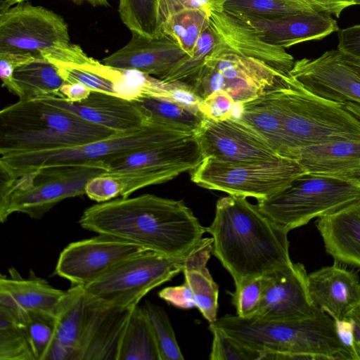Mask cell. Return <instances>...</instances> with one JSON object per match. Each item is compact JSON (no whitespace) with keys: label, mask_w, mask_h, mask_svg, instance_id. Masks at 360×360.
<instances>
[{"label":"cell","mask_w":360,"mask_h":360,"mask_svg":"<svg viewBox=\"0 0 360 360\" xmlns=\"http://www.w3.org/2000/svg\"><path fill=\"white\" fill-rule=\"evenodd\" d=\"M13 79L19 100L61 97L60 90L66 82L51 62L41 57L17 68Z\"/></svg>","instance_id":"obj_29"},{"label":"cell","mask_w":360,"mask_h":360,"mask_svg":"<svg viewBox=\"0 0 360 360\" xmlns=\"http://www.w3.org/2000/svg\"><path fill=\"white\" fill-rule=\"evenodd\" d=\"M30 0H0V13H2L14 5L25 3Z\"/></svg>","instance_id":"obj_50"},{"label":"cell","mask_w":360,"mask_h":360,"mask_svg":"<svg viewBox=\"0 0 360 360\" xmlns=\"http://www.w3.org/2000/svg\"><path fill=\"white\" fill-rule=\"evenodd\" d=\"M278 92L281 156L292 159L296 150L313 145L360 141V120L344 103L316 96L289 75Z\"/></svg>","instance_id":"obj_6"},{"label":"cell","mask_w":360,"mask_h":360,"mask_svg":"<svg viewBox=\"0 0 360 360\" xmlns=\"http://www.w3.org/2000/svg\"><path fill=\"white\" fill-rule=\"evenodd\" d=\"M194 136L204 158L234 161L282 157L257 132L234 117L222 121L205 117Z\"/></svg>","instance_id":"obj_17"},{"label":"cell","mask_w":360,"mask_h":360,"mask_svg":"<svg viewBox=\"0 0 360 360\" xmlns=\"http://www.w3.org/2000/svg\"><path fill=\"white\" fill-rule=\"evenodd\" d=\"M160 0H119L118 13L131 32L148 38L162 35Z\"/></svg>","instance_id":"obj_35"},{"label":"cell","mask_w":360,"mask_h":360,"mask_svg":"<svg viewBox=\"0 0 360 360\" xmlns=\"http://www.w3.org/2000/svg\"><path fill=\"white\" fill-rule=\"evenodd\" d=\"M210 10L180 7L160 11L162 34L176 41L191 56L197 41L210 25Z\"/></svg>","instance_id":"obj_31"},{"label":"cell","mask_w":360,"mask_h":360,"mask_svg":"<svg viewBox=\"0 0 360 360\" xmlns=\"http://www.w3.org/2000/svg\"><path fill=\"white\" fill-rule=\"evenodd\" d=\"M186 257L142 251L84 286L86 300L103 305L133 308L151 290L183 272Z\"/></svg>","instance_id":"obj_11"},{"label":"cell","mask_w":360,"mask_h":360,"mask_svg":"<svg viewBox=\"0 0 360 360\" xmlns=\"http://www.w3.org/2000/svg\"><path fill=\"white\" fill-rule=\"evenodd\" d=\"M266 277L250 279L236 285L233 294V304L236 315L242 318H251L257 314L263 295Z\"/></svg>","instance_id":"obj_40"},{"label":"cell","mask_w":360,"mask_h":360,"mask_svg":"<svg viewBox=\"0 0 360 360\" xmlns=\"http://www.w3.org/2000/svg\"><path fill=\"white\" fill-rule=\"evenodd\" d=\"M211 1H219V0H210Z\"/></svg>","instance_id":"obj_54"},{"label":"cell","mask_w":360,"mask_h":360,"mask_svg":"<svg viewBox=\"0 0 360 360\" xmlns=\"http://www.w3.org/2000/svg\"><path fill=\"white\" fill-rule=\"evenodd\" d=\"M41 100H18L0 112L1 155L82 145L117 134Z\"/></svg>","instance_id":"obj_5"},{"label":"cell","mask_w":360,"mask_h":360,"mask_svg":"<svg viewBox=\"0 0 360 360\" xmlns=\"http://www.w3.org/2000/svg\"><path fill=\"white\" fill-rule=\"evenodd\" d=\"M39 100L65 108L89 122L119 134L135 131L150 123L134 100L102 91H91L86 99L78 102H70L61 97Z\"/></svg>","instance_id":"obj_19"},{"label":"cell","mask_w":360,"mask_h":360,"mask_svg":"<svg viewBox=\"0 0 360 360\" xmlns=\"http://www.w3.org/2000/svg\"><path fill=\"white\" fill-rule=\"evenodd\" d=\"M79 224L97 234L177 257L188 255L206 232L182 200L153 194L97 202L83 212Z\"/></svg>","instance_id":"obj_2"},{"label":"cell","mask_w":360,"mask_h":360,"mask_svg":"<svg viewBox=\"0 0 360 360\" xmlns=\"http://www.w3.org/2000/svg\"><path fill=\"white\" fill-rule=\"evenodd\" d=\"M344 104L346 108L355 115L359 120H360V104L355 103L353 102L345 101Z\"/></svg>","instance_id":"obj_52"},{"label":"cell","mask_w":360,"mask_h":360,"mask_svg":"<svg viewBox=\"0 0 360 360\" xmlns=\"http://www.w3.org/2000/svg\"><path fill=\"white\" fill-rule=\"evenodd\" d=\"M231 15L249 25L264 42L283 49L303 41L319 40L339 30L335 20L316 12H303L276 18Z\"/></svg>","instance_id":"obj_22"},{"label":"cell","mask_w":360,"mask_h":360,"mask_svg":"<svg viewBox=\"0 0 360 360\" xmlns=\"http://www.w3.org/2000/svg\"><path fill=\"white\" fill-rule=\"evenodd\" d=\"M314 11L332 14L339 18L342 11L347 7L356 5L355 0H299Z\"/></svg>","instance_id":"obj_47"},{"label":"cell","mask_w":360,"mask_h":360,"mask_svg":"<svg viewBox=\"0 0 360 360\" xmlns=\"http://www.w3.org/2000/svg\"><path fill=\"white\" fill-rule=\"evenodd\" d=\"M0 276V305L18 311H36L54 316L65 290L56 288L30 271L27 278L14 269Z\"/></svg>","instance_id":"obj_26"},{"label":"cell","mask_w":360,"mask_h":360,"mask_svg":"<svg viewBox=\"0 0 360 360\" xmlns=\"http://www.w3.org/2000/svg\"><path fill=\"white\" fill-rule=\"evenodd\" d=\"M0 360H35L19 311L0 305Z\"/></svg>","instance_id":"obj_33"},{"label":"cell","mask_w":360,"mask_h":360,"mask_svg":"<svg viewBox=\"0 0 360 360\" xmlns=\"http://www.w3.org/2000/svg\"><path fill=\"white\" fill-rule=\"evenodd\" d=\"M85 194L96 202H103L120 198L121 189L114 178L102 174L88 182Z\"/></svg>","instance_id":"obj_43"},{"label":"cell","mask_w":360,"mask_h":360,"mask_svg":"<svg viewBox=\"0 0 360 360\" xmlns=\"http://www.w3.org/2000/svg\"><path fill=\"white\" fill-rule=\"evenodd\" d=\"M289 76L323 98L360 104V61L338 49L295 61Z\"/></svg>","instance_id":"obj_14"},{"label":"cell","mask_w":360,"mask_h":360,"mask_svg":"<svg viewBox=\"0 0 360 360\" xmlns=\"http://www.w3.org/2000/svg\"><path fill=\"white\" fill-rule=\"evenodd\" d=\"M168 84V99L199 110V106L202 99L195 94L191 86L181 82Z\"/></svg>","instance_id":"obj_46"},{"label":"cell","mask_w":360,"mask_h":360,"mask_svg":"<svg viewBox=\"0 0 360 360\" xmlns=\"http://www.w3.org/2000/svg\"><path fill=\"white\" fill-rule=\"evenodd\" d=\"M149 122L158 123L194 134L205 116L200 110L168 98L143 96L134 100Z\"/></svg>","instance_id":"obj_32"},{"label":"cell","mask_w":360,"mask_h":360,"mask_svg":"<svg viewBox=\"0 0 360 360\" xmlns=\"http://www.w3.org/2000/svg\"><path fill=\"white\" fill-rule=\"evenodd\" d=\"M360 200V181L304 174L283 190L257 201L259 210L288 231Z\"/></svg>","instance_id":"obj_10"},{"label":"cell","mask_w":360,"mask_h":360,"mask_svg":"<svg viewBox=\"0 0 360 360\" xmlns=\"http://www.w3.org/2000/svg\"><path fill=\"white\" fill-rule=\"evenodd\" d=\"M212 243V238H202L187 255L183 270L195 307L210 324L217 319L219 297V287L207 267L213 254Z\"/></svg>","instance_id":"obj_27"},{"label":"cell","mask_w":360,"mask_h":360,"mask_svg":"<svg viewBox=\"0 0 360 360\" xmlns=\"http://www.w3.org/2000/svg\"><path fill=\"white\" fill-rule=\"evenodd\" d=\"M308 274L303 264L290 266L265 276L259 308L255 316L265 320L290 319L314 313L307 287Z\"/></svg>","instance_id":"obj_18"},{"label":"cell","mask_w":360,"mask_h":360,"mask_svg":"<svg viewBox=\"0 0 360 360\" xmlns=\"http://www.w3.org/2000/svg\"><path fill=\"white\" fill-rule=\"evenodd\" d=\"M307 287L314 307L327 313L335 321L345 320L360 304L358 274L338 263L308 274Z\"/></svg>","instance_id":"obj_23"},{"label":"cell","mask_w":360,"mask_h":360,"mask_svg":"<svg viewBox=\"0 0 360 360\" xmlns=\"http://www.w3.org/2000/svg\"><path fill=\"white\" fill-rule=\"evenodd\" d=\"M144 309L153 326L161 360H183L174 331L166 311L147 300Z\"/></svg>","instance_id":"obj_38"},{"label":"cell","mask_w":360,"mask_h":360,"mask_svg":"<svg viewBox=\"0 0 360 360\" xmlns=\"http://www.w3.org/2000/svg\"><path fill=\"white\" fill-rule=\"evenodd\" d=\"M89 88L79 83H65L60 88L62 98L70 102H78L86 99L90 94Z\"/></svg>","instance_id":"obj_48"},{"label":"cell","mask_w":360,"mask_h":360,"mask_svg":"<svg viewBox=\"0 0 360 360\" xmlns=\"http://www.w3.org/2000/svg\"><path fill=\"white\" fill-rule=\"evenodd\" d=\"M76 4H82L83 2H87L90 4L92 6H109V3L108 0H72Z\"/></svg>","instance_id":"obj_51"},{"label":"cell","mask_w":360,"mask_h":360,"mask_svg":"<svg viewBox=\"0 0 360 360\" xmlns=\"http://www.w3.org/2000/svg\"><path fill=\"white\" fill-rule=\"evenodd\" d=\"M210 325L259 352L262 359L341 360L346 352L335 320L318 309L304 317L279 320L227 314Z\"/></svg>","instance_id":"obj_4"},{"label":"cell","mask_w":360,"mask_h":360,"mask_svg":"<svg viewBox=\"0 0 360 360\" xmlns=\"http://www.w3.org/2000/svg\"><path fill=\"white\" fill-rule=\"evenodd\" d=\"M27 333L35 360H46L56 338L53 315L36 311H19Z\"/></svg>","instance_id":"obj_36"},{"label":"cell","mask_w":360,"mask_h":360,"mask_svg":"<svg viewBox=\"0 0 360 360\" xmlns=\"http://www.w3.org/2000/svg\"><path fill=\"white\" fill-rule=\"evenodd\" d=\"M214 45L215 36L209 25L198 38L192 56L186 58L161 80L165 83L181 82L191 86Z\"/></svg>","instance_id":"obj_37"},{"label":"cell","mask_w":360,"mask_h":360,"mask_svg":"<svg viewBox=\"0 0 360 360\" xmlns=\"http://www.w3.org/2000/svg\"><path fill=\"white\" fill-rule=\"evenodd\" d=\"M37 58L30 53L0 52V77L2 84L17 96L18 88L13 79L15 69Z\"/></svg>","instance_id":"obj_42"},{"label":"cell","mask_w":360,"mask_h":360,"mask_svg":"<svg viewBox=\"0 0 360 360\" xmlns=\"http://www.w3.org/2000/svg\"><path fill=\"white\" fill-rule=\"evenodd\" d=\"M213 255L233 278L235 286L290 266L288 231L266 216L246 197L219 198L206 227Z\"/></svg>","instance_id":"obj_3"},{"label":"cell","mask_w":360,"mask_h":360,"mask_svg":"<svg viewBox=\"0 0 360 360\" xmlns=\"http://www.w3.org/2000/svg\"><path fill=\"white\" fill-rule=\"evenodd\" d=\"M193 134L150 122L135 131L117 134L82 145L3 155L0 158V172L12 176L44 167L81 166L98 162L108 164L115 158Z\"/></svg>","instance_id":"obj_8"},{"label":"cell","mask_w":360,"mask_h":360,"mask_svg":"<svg viewBox=\"0 0 360 360\" xmlns=\"http://www.w3.org/2000/svg\"><path fill=\"white\" fill-rule=\"evenodd\" d=\"M347 319L352 325L354 360H360V304L348 314Z\"/></svg>","instance_id":"obj_49"},{"label":"cell","mask_w":360,"mask_h":360,"mask_svg":"<svg viewBox=\"0 0 360 360\" xmlns=\"http://www.w3.org/2000/svg\"><path fill=\"white\" fill-rule=\"evenodd\" d=\"M188 55L170 37L162 34L148 38L131 32L129 41L103 59V63L121 70H134L162 79Z\"/></svg>","instance_id":"obj_20"},{"label":"cell","mask_w":360,"mask_h":360,"mask_svg":"<svg viewBox=\"0 0 360 360\" xmlns=\"http://www.w3.org/2000/svg\"><path fill=\"white\" fill-rule=\"evenodd\" d=\"M86 302L83 285H72L65 290L54 314L55 341L69 349L77 360V348L83 332Z\"/></svg>","instance_id":"obj_28"},{"label":"cell","mask_w":360,"mask_h":360,"mask_svg":"<svg viewBox=\"0 0 360 360\" xmlns=\"http://www.w3.org/2000/svg\"><path fill=\"white\" fill-rule=\"evenodd\" d=\"M203 158L193 134L115 158L108 163L103 174L117 181L120 197H129L141 188L162 184L191 172Z\"/></svg>","instance_id":"obj_12"},{"label":"cell","mask_w":360,"mask_h":360,"mask_svg":"<svg viewBox=\"0 0 360 360\" xmlns=\"http://www.w3.org/2000/svg\"><path fill=\"white\" fill-rule=\"evenodd\" d=\"M213 335L211 360H262L263 355L225 331L210 325Z\"/></svg>","instance_id":"obj_39"},{"label":"cell","mask_w":360,"mask_h":360,"mask_svg":"<svg viewBox=\"0 0 360 360\" xmlns=\"http://www.w3.org/2000/svg\"><path fill=\"white\" fill-rule=\"evenodd\" d=\"M116 360H161L154 330L143 307L133 308Z\"/></svg>","instance_id":"obj_30"},{"label":"cell","mask_w":360,"mask_h":360,"mask_svg":"<svg viewBox=\"0 0 360 360\" xmlns=\"http://www.w3.org/2000/svg\"><path fill=\"white\" fill-rule=\"evenodd\" d=\"M338 49L360 61V25L339 30Z\"/></svg>","instance_id":"obj_45"},{"label":"cell","mask_w":360,"mask_h":360,"mask_svg":"<svg viewBox=\"0 0 360 360\" xmlns=\"http://www.w3.org/2000/svg\"><path fill=\"white\" fill-rule=\"evenodd\" d=\"M292 159L307 174L360 181V141H342L298 149Z\"/></svg>","instance_id":"obj_24"},{"label":"cell","mask_w":360,"mask_h":360,"mask_svg":"<svg viewBox=\"0 0 360 360\" xmlns=\"http://www.w3.org/2000/svg\"><path fill=\"white\" fill-rule=\"evenodd\" d=\"M77 360H116L120 342L133 308L108 306L86 300Z\"/></svg>","instance_id":"obj_21"},{"label":"cell","mask_w":360,"mask_h":360,"mask_svg":"<svg viewBox=\"0 0 360 360\" xmlns=\"http://www.w3.org/2000/svg\"><path fill=\"white\" fill-rule=\"evenodd\" d=\"M57 68L66 83H79L91 91H102L129 100L141 96V89L129 70L117 69L89 57L77 45L42 54Z\"/></svg>","instance_id":"obj_16"},{"label":"cell","mask_w":360,"mask_h":360,"mask_svg":"<svg viewBox=\"0 0 360 360\" xmlns=\"http://www.w3.org/2000/svg\"><path fill=\"white\" fill-rule=\"evenodd\" d=\"M356 5H360V0H355Z\"/></svg>","instance_id":"obj_53"},{"label":"cell","mask_w":360,"mask_h":360,"mask_svg":"<svg viewBox=\"0 0 360 360\" xmlns=\"http://www.w3.org/2000/svg\"><path fill=\"white\" fill-rule=\"evenodd\" d=\"M68 25L62 16L25 2L0 13V52L43 53L70 45Z\"/></svg>","instance_id":"obj_13"},{"label":"cell","mask_w":360,"mask_h":360,"mask_svg":"<svg viewBox=\"0 0 360 360\" xmlns=\"http://www.w3.org/2000/svg\"><path fill=\"white\" fill-rule=\"evenodd\" d=\"M211 2L231 14L262 18L315 12L298 0H219Z\"/></svg>","instance_id":"obj_34"},{"label":"cell","mask_w":360,"mask_h":360,"mask_svg":"<svg viewBox=\"0 0 360 360\" xmlns=\"http://www.w3.org/2000/svg\"><path fill=\"white\" fill-rule=\"evenodd\" d=\"M210 26L215 45L191 84L202 99L222 90L236 103L247 102L289 75L295 60L285 49L264 42L249 25L214 4Z\"/></svg>","instance_id":"obj_1"},{"label":"cell","mask_w":360,"mask_h":360,"mask_svg":"<svg viewBox=\"0 0 360 360\" xmlns=\"http://www.w3.org/2000/svg\"><path fill=\"white\" fill-rule=\"evenodd\" d=\"M304 174L297 160L285 157L233 161L208 156L190 172L191 180L200 187L257 201L283 191Z\"/></svg>","instance_id":"obj_9"},{"label":"cell","mask_w":360,"mask_h":360,"mask_svg":"<svg viewBox=\"0 0 360 360\" xmlns=\"http://www.w3.org/2000/svg\"><path fill=\"white\" fill-rule=\"evenodd\" d=\"M158 296L167 303L180 308L188 309L195 307L193 298L188 284L167 287L158 292Z\"/></svg>","instance_id":"obj_44"},{"label":"cell","mask_w":360,"mask_h":360,"mask_svg":"<svg viewBox=\"0 0 360 360\" xmlns=\"http://www.w3.org/2000/svg\"><path fill=\"white\" fill-rule=\"evenodd\" d=\"M143 248L103 234L73 242L60 253L54 274L72 285L85 286Z\"/></svg>","instance_id":"obj_15"},{"label":"cell","mask_w":360,"mask_h":360,"mask_svg":"<svg viewBox=\"0 0 360 360\" xmlns=\"http://www.w3.org/2000/svg\"><path fill=\"white\" fill-rule=\"evenodd\" d=\"M315 224L335 263L360 268V200L317 218Z\"/></svg>","instance_id":"obj_25"},{"label":"cell","mask_w":360,"mask_h":360,"mask_svg":"<svg viewBox=\"0 0 360 360\" xmlns=\"http://www.w3.org/2000/svg\"><path fill=\"white\" fill-rule=\"evenodd\" d=\"M235 106L236 102L233 98L227 92L220 90L203 98L199 110L209 119L222 121L232 117Z\"/></svg>","instance_id":"obj_41"},{"label":"cell","mask_w":360,"mask_h":360,"mask_svg":"<svg viewBox=\"0 0 360 360\" xmlns=\"http://www.w3.org/2000/svg\"><path fill=\"white\" fill-rule=\"evenodd\" d=\"M108 169L104 162L51 167L15 175L1 174L0 221L13 213L39 219L60 201L85 194L86 186Z\"/></svg>","instance_id":"obj_7"}]
</instances>
